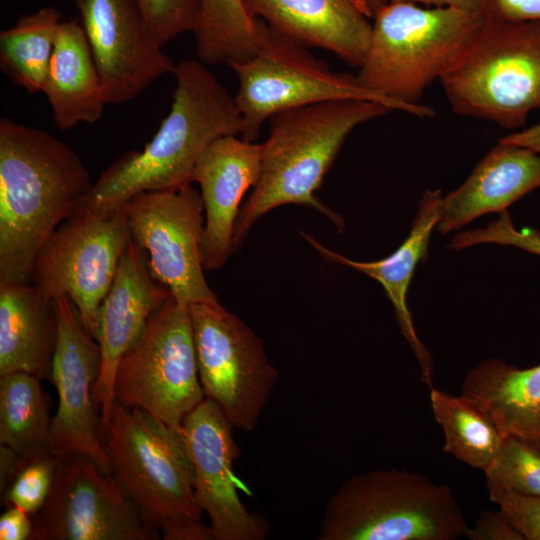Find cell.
Here are the masks:
<instances>
[{"instance_id":"obj_1","label":"cell","mask_w":540,"mask_h":540,"mask_svg":"<svg viewBox=\"0 0 540 540\" xmlns=\"http://www.w3.org/2000/svg\"><path fill=\"white\" fill-rule=\"evenodd\" d=\"M93 183L67 144L0 118V283H31L38 252Z\"/></svg>"},{"instance_id":"obj_2","label":"cell","mask_w":540,"mask_h":540,"mask_svg":"<svg viewBox=\"0 0 540 540\" xmlns=\"http://www.w3.org/2000/svg\"><path fill=\"white\" fill-rule=\"evenodd\" d=\"M173 75L171 108L156 134L143 149L108 166L72 215L120 207L142 192L190 185L199 156L212 142L241 135L243 120L234 96L204 63L185 59L176 64Z\"/></svg>"},{"instance_id":"obj_3","label":"cell","mask_w":540,"mask_h":540,"mask_svg":"<svg viewBox=\"0 0 540 540\" xmlns=\"http://www.w3.org/2000/svg\"><path fill=\"white\" fill-rule=\"evenodd\" d=\"M391 111L375 101L342 99L273 115L268 138L261 144L259 179L236 221L232 253L258 219L288 204L314 208L343 232V218L315 193L352 130Z\"/></svg>"},{"instance_id":"obj_4","label":"cell","mask_w":540,"mask_h":540,"mask_svg":"<svg viewBox=\"0 0 540 540\" xmlns=\"http://www.w3.org/2000/svg\"><path fill=\"white\" fill-rule=\"evenodd\" d=\"M104 448L112 476L165 540H214L201 520L193 467L180 431L115 402Z\"/></svg>"},{"instance_id":"obj_5","label":"cell","mask_w":540,"mask_h":540,"mask_svg":"<svg viewBox=\"0 0 540 540\" xmlns=\"http://www.w3.org/2000/svg\"><path fill=\"white\" fill-rule=\"evenodd\" d=\"M373 20L370 44L356 75L360 85L402 112L433 117V108L421 104L420 98L469 44L484 16L387 2Z\"/></svg>"},{"instance_id":"obj_6","label":"cell","mask_w":540,"mask_h":540,"mask_svg":"<svg viewBox=\"0 0 540 540\" xmlns=\"http://www.w3.org/2000/svg\"><path fill=\"white\" fill-rule=\"evenodd\" d=\"M468 525L452 489L419 473L372 470L342 482L326 504L319 540H455Z\"/></svg>"},{"instance_id":"obj_7","label":"cell","mask_w":540,"mask_h":540,"mask_svg":"<svg viewBox=\"0 0 540 540\" xmlns=\"http://www.w3.org/2000/svg\"><path fill=\"white\" fill-rule=\"evenodd\" d=\"M439 80L456 114L523 126L540 109V20L485 19Z\"/></svg>"},{"instance_id":"obj_8","label":"cell","mask_w":540,"mask_h":540,"mask_svg":"<svg viewBox=\"0 0 540 540\" xmlns=\"http://www.w3.org/2000/svg\"><path fill=\"white\" fill-rule=\"evenodd\" d=\"M115 402L141 409L180 431L205 395L200 384L189 307L170 296L121 357Z\"/></svg>"},{"instance_id":"obj_9","label":"cell","mask_w":540,"mask_h":540,"mask_svg":"<svg viewBox=\"0 0 540 540\" xmlns=\"http://www.w3.org/2000/svg\"><path fill=\"white\" fill-rule=\"evenodd\" d=\"M307 49L262 21L257 52L246 61L227 65L239 82L234 99L243 120V140L255 142L263 124L277 113L327 101L363 99L402 111L363 88L356 75L332 71Z\"/></svg>"},{"instance_id":"obj_10","label":"cell","mask_w":540,"mask_h":540,"mask_svg":"<svg viewBox=\"0 0 540 540\" xmlns=\"http://www.w3.org/2000/svg\"><path fill=\"white\" fill-rule=\"evenodd\" d=\"M125 206L70 216L44 243L31 283L49 299L66 295L96 340L98 310L131 242Z\"/></svg>"},{"instance_id":"obj_11","label":"cell","mask_w":540,"mask_h":540,"mask_svg":"<svg viewBox=\"0 0 540 540\" xmlns=\"http://www.w3.org/2000/svg\"><path fill=\"white\" fill-rule=\"evenodd\" d=\"M198 375L205 398L233 427L252 432L279 372L262 340L219 302L189 305Z\"/></svg>"},{"instance_id":"obj_12","label":"cell","mask_w":540,"mask_h":540,"mask_svg":"<svg viewBox=\"0 0 540 540\" xmlns=\"http://www.w3.org/2000/svg\"><path fill=\"white\" fill-rule=\"evenodd\" d=\"M132 240L142 247L155 278L187 306L218 302L204 276V205L190 185L142 192L123 204Z\"/></svg>"},{"instance_id":"obj_13","label":"cell","mask_w":540,"mask_h":540,"mask_svg":"<svg viewBox=\"0 0 540 540\" xmlns=\"http://www.w3.org/2000/svg\"><path fill=\"white\" fill-rule=\"evenodd\" d=\"M32 540H155L112 474L85 456L62 460L49 493L32 517Z\"/></svg>"},{"instance_id":"obj_14","label":"cell","mask_w":540,"mask_h":540,"mask_svg":"<svg viewBox=\"0 0 540 540\" xmlns=\"http://www.w3.org/2000/svg\"><path fill=\"white\" fill-rule=\"evenodd\" d=\"M53 306L57 344L50 380L57 391L58 406L51 419L50 450L61 460L88 457L111 474L100 415L93 399L101 368L100 346L84 329L68 296L53 299Z\"/></svg>"},{"instance_id":"obj_15","label":"cell","mask_w":540,"mask_h":540,"mask_svg":"<svg viewBox=\"0 0 540 540\" xmlns=\"http://www.w3.org/2000/svg\"><path fill=\"white\" fill-rule=\"evenodd\" d=\"M79 11L107 104L138 97L176 65L152 34L136 0H72Z\"/></svg>"},{"instance_id":"obj_16","label":"cell","mask_w":540,"mask_h":540,"mask_svg":"<svg viewBox=\"0 0 540 540\" xmlns=\"http://www.w3.org/2000/svg\"><path fill=\"white\" fill-rule=\"evenodd\" d=\"M232 428L207 398L183 420L180 432L193 467L195 496L209 518L214 540H264L267 522L249 512L237 492L233 463L240 452Z\"/></svg>"},{"instance_id":"obj_17","label":"cell","mask_w":540,"mask_h":540,"mask_svg":"<svg viewBox=\"0 0 540 540\" xmlns=\"http://www.w3.org/2000/svg\"><path fill=\"white\" fill-rule=\"evenodd\" d=\"M170 296V290L153 275L146 251L131 240L97 316L96 341L101 350V368L93 387V399L103 438L115 404L113 386L118 363L140 336L150 316Z\"/></svg>"},{"instance_id":"obj_18","label":"cell","mask_w":540,"mask_h":540,"mask_svg":"<svg viewBox=\"0 0 540 540\" xmlns=\"http://www.w3.org/2000/svg\"><path fill=\"white\" fill-rule=\"evenodd\" d=\"M261 171V144L224 136L199 156L192 181L200 186L205 222L201 245L206 271L221 268L232 253L239 206Z\"/></svg>"},{"instance_id":"obj_19","label":"cell","mask_w":540,"mask_h":540,"mask_svg":"<svg viewBox=\"0 0 540 540\" xmlns=\"http://www.w3.org/2000/svg\"><path fill=\"white\" fill-rule=\"evenodd\" d=\"M442 198L441 190H427L418 202V209L406 239L392 254L377 261L361 262L349 259L323 246L311 235L300 232L325 261L353 268L381 284L393 305L401 334L419 364L421 381L429 388L433 386V359L417 335L407 305V294L417 265L427 259L431 234L440 218Z\"/></svg>"},{"instance_id":"obj_20","label":"cell","mask_w":540,"mask_h":540,"mask_svg":"<svg viewBox=\"0 0 540 540\" xmlns=\"http://www.w3.org/2000/svg\"><path fill=\"white\" fill-rule=\"evenodd\" d=\"M248 13L306 48L330 51L353 67L366 55L372 24L353 0H243Z\"/></svg>"},{"instance_id":"obj_21","label":"cell","mask_w":540,"mask_h":540,"mask_svg":"<svg viewBox=\"0 0 540 540\" xmlns=\"http://www.w3.org/2000/svg\"><path fill=\"white\" fill-rule=\"evenodd\" d=\"M540 188V153L498 141L468 178L443 196L436 230L448 234L488 213H501Z\"/></svg>"},{"instance_id":"obj_22","label":"cell","mask_w":540,"mask_h":540,"mask_svg":"<svg viewBox=\"0 0 540 540\" xmlns=\"http://www.w3.org/2000/svg\"><path fill=\"white\" fill-rule=\"evenodd\" d=\"M56 344L53 300L32 283H0V375L50 379Z\"/></svg>"},{"instance_id":"obj_23","label":"cell","mask_w":540,"mask_h":540,"mask_svg":"<svg viewBox=\"0 0 540 540\" xmlns=\"http://www.w3.org/2000/svg\"><path fill=\"white\" fill-rule=\"evenodd\" d=\"M54 125L68 131L97 122L107 105L102 81L81 23L61 21L42 90Z\"/></svg>"},{"instance_id":"obj_24","label":"cell","mask_w":540,"mask_h":540,"mask_svg":"<svg viewBox=\"0 0 540 540\" xmlns=\"http://www.w3.org/2000/svg\"><path fill=\"white\" fill-rule=\"evenodd\" d=\"M461 394L486 412L503 437L540 447V364L521 369L499 358L485 359L465 375Z\"/></svg>"},{"instance_id":"obj_25","label":"cell","mask_w":540,"mask_h":540,"mask_svg":"<svg viewBox=\"0 0 540 540\" xmlns=\"http://www.w3.org/2000/svg\"><path fill=\"white\" fill-rule=\"evenodd\" d=\"M51 419L39 378L23 371L0 375V444L13 450L20 464L52 453Z\"/></svg>"},{"instance_id":"obj_26","label":"cell","mask_w":540,"mask_h":540,"mask_svg":"<svg viewBox=\"0 0 540 540\" xmlns=\"http://www.w3.org/2000/svg\"><path fill=\"white\" fill-rule=\"evenodd\" d=\"M429 400L444 434L443 451L483 472L494 462L503 436L486 412L472 399L430 387Z\"/></svg>"},{"instance_id":"obj_27","label":"cell","mask_w":540,"mask_h":540,"mask_svg":"<svg viewBox=\"0 0 540 540\" xmlns=\"http://www.w3.org/2000/svg\"><path fill=\"white\" fill-rule=\"evenodd\" d=\"M61 13L43 7L0 33V68L16 86L42 92L54 51Z\"/></svg>"},{"instance_id":"obj_28","label":"cell","mask_w":540,"mask_h":540,"mask_svg":"<svg viewBox=\"0 0 540 540\" xmlns=\"http://www.w3.org/2000/svg\"><path fill=\"white\" fill-rule=\"evenodd\" d=\"M192 33L199 61L229 65L257 52L262 21L248 13L243 0H200Z\"/></svg>"},{"instance_id":"obj_29","label":"cell","mask_w":540,"mask_h":540,"mask_svg":"<svg viewBox=\"0 0 540 540\" xmlns=\"http://www.w3.org/2000/svg\"><path fill=\"white\" fill-rule=\"evenodd\" d=\"M484 474L487 489L540 496V447L519 437L505 436L494 462Z\"/></svg>"},{"instance_id":"obj_30","label":"cell","mask_w":540,"mask_h":540,"mask_svg":"<svg viewBox=\"0 0 540 540\" xmlns=\"http://www.w3.org/2000/svg\"><path fill=\"white\" fill-rule=\"evenodd\" d=\"M61 461L53 453H47L23 462L1 493L2 504L19 507L31 517L36 515L49 496Z\"/></svg>"},{"instance_id":"obj_31","label":"cell","mask_w":540,"mask_h":540,"mask_svg":"<svg viewBox=\"0 0 540 540\" xmlns=\"http://www.w3.org/2000/svg\"><path fill=\"white\" fill-rule=\"evenodd\" d=\"M480 244L511 246L540 256V230L529 226L516 228L505 210L485 227L459 232L447 247L460 251Z\"/></svg>"},{"instance_id":"obj_32","label":"cell","mask_w":540,"mask_h":540,"mask_svg":"<svg viewBox=\"0 0 540 540\" xmlns=\"http://www.w3.org/2000/svg\"><path fill=\"white\" fill-rule=\"evenodd\" d=\"M145 20L161 46L177 36L192 32L200 0H136Z\"/></svg>"},{"instance_id":"obj_33","label":"cell","mask_w":540,"mask_h":540,"mask_svg":"<svg viewBox=\"0 0 540 540\" xmlns=\"http://www.w3.org/2000/svg\"><path fill=\"white\" fill-rule=\"evenodd\" d=\"M488 492L490 500L523 540H540V496L500 488Z\"/></svg>"},{"instance_id":"obj_34","label":"cell","mask_w":540,"mask_h":540,"mask_svg":"<svg viewBox=\"0 0 540 540\" xmlns=\"http://www.w3.org/2000/svg\"><path fill=\"white\" fill-rule=\"evenodd\" d=\"M485 19L510 22L540 20V0H482Z\"/></svg>"},{"instance_id":"obj_35","label":"cell","mask_w":540,"mask_h":540,"mask_svg":"<svg viewBox=\"0 0 540 540\" xmlns=\"http://www.w3.org/2000/svg\"><path fill=\"white\" fill-rule=\"evenodd\" d=\"M464 537L469 540H523L500 511L484 510Z\"/></svg>"},{"instance_id":"obj_36","label":"cell","mask_w":540,"mask_h":540,"mask_svg":"<svg viewBox=\"0 0 540 540\" xmlns=\"http://www.w3.org/2000/svg\"><path fill=\"white\" fill-rule=\"evenodd\" d=\"M34 522L32 517L16 506H8L0 517L1 540H32Z\"/></svg>"},{"instance_id":"obj_37","label":"cell","mask_w":540,"mask_h":540,"mask_svg":"<svg viewBox=\"0 0 540 540\" xmlns=\"http://www.w3.org/2000/svg\"><path fill=\"white\" fill-rule=\"evenodd\" d=\"M20 468L18 455L10 448L1 445L0 448V490L5 491Z\"/></svg>"},{"instance_id":"obj_38","label":"cell","mask_w":540,"mask_h":540,"mask_svg":"<svg viewBox=\"0 0 540 540\" xmlns=\"http://www.w3.org/2000/svg\"><path fill=\"white\" fill-rule=\"evenodd\" d=\"M499 140L520 145L540 153V122L519 132L510 133Z\"/></svg>"},{"instance_id":"obj_39","label":"cell","mask_w":540,"mask_h":540,"mask_svg":"<svg viewBox=\"0 0 540 540\" xmlns=\"http://www.w3.org/2000/svg\"><path fill=\"white\" fill-rule=\"evenodd\" d=\"M387 2L422 3L437 8H452L468 12H480L482 0H387Z\"/></svg>"},{"instance_id":"obj_40","label":"cell","mask_w":540,"mask_h":540,"mask_svg":"<svg viewBox=\"0 0 540 540\" xmlns=\"http://www.w3.org/2000/svg\"><path fill=\"white\" fill-rule=\"evenodd\" d=\"M358 8L370 19L387 3V0H353Z\"/></svg>"}]
</instances>
